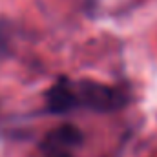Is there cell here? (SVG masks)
<instances>
[{
  "label": "cell",
  "instance_id": "obj_1",
  "mask_svg": "<svg viewBox=\"0 0 157 157\" xmlns=\"http://www.w3.org/2000/svg\"><path fill=\"white\" fill-rule=\"evenodd\" d=\"M71 88L77 108H88L93 112H115L128 102V97L122 90L102 82L78 80L71 82Z\"/></svg>",
  "mask_w": 157,
  "mask_h": 157
},
{
  "label": "cell",
  "instance_id": "obj_2",
  "mask_svg": "<svg viewBox=\"0 0 157 157\" xmlns=\"http://www.w3.org/2000/svg\"><path fill=\"white\" fill-rule=\"evenodd\" d=\"M80 143H82L80 130L71 126V124H64V126H59L46 135L42 150L46 154H49V152H70L75 146H78Z\"/></svg>",
  "mask_w": 157,
  "mask_h": 157
},
{
  "label": "cell",
  "instance_id": "obj_3",
  "mask_svg": "<svg viewBox=\"0 0 157 157\" xmlns=\"http://www.w3.org/2000/svg\"><path fill=\"white\" fill-rule=\"evenodd\" d=\"M46 102H48V110L51 113H68V112L75 110L77 102H75L71 82L59 80L57 84H53L46 95Z\"/></svg>",
  "mask_w": 157,
  "mask_h": 157
},
{
  "label": "cell",
  "instance_id": "obj_4",
  "mask_svg": "<svg viewBox=\"0 0 157 157\" xmlns=\"http://www.w3.org/2000/svg\"><path fill=\"white\" fill-rule=\"evenodd\" d=\"M15 28L9 20L0 18V59H6L13 53Z\"/></svg>",
  "mask_w": 157,
  "mask_h": 157
},
{
  "label": "cell",
  "instance_id": "obj_5",
  "mask_svg": "<svg viewBox=\"0 0 157 157\" xmlns=\"http://www.w3.org/2000/svg\"><path fill=\"white\" fill-rule=\"evenodd\" d=\"M48 157H71L70 155V152H49V154H46Z\"/></svg>",
  "mask_w": 157,
  "mask_h": 157
}]
</instances>
